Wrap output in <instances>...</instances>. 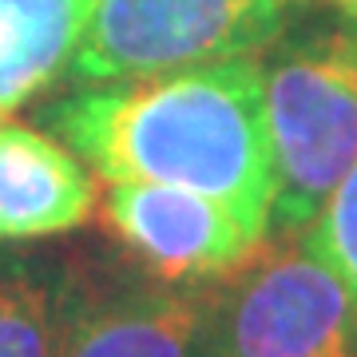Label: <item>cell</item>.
Here are the masks:
<instances>
[{"instance_id":"obj_1","label":"cell","mask_w":357,"mask_h":357,"mask_svg":"<svg viewBox=\"0 0 357 357\" xmlns=\"http://www.w3.org/2000/svg\"><path fill=\"white\" fill-rule=\"evenodd\" d=\"M48 128L103 183L199 191L270 230L274 155L258 56L91 84L52 103Z\"/></svg>"},{"instance_id":"obj_2","label":"cell","mask_w":357,"mask_h":357,"mask_svg":"<svg viewBox=\"0 0 357 357\" xmlns=\"http://www.w3.org/2000/svg\"><path fill=\"white\" fill-rule=\"evenodd\" d=\"M262 64L274 206L270 230H306L357 163V28L270 40Z\"/></svg>"},{"instance_id":"obj_3","label":"cell","mask_w":357,"mask_h":357,"mask_svg":"<svg viewBox=\"0 0 357 357\" xmlns=\"http://www.w3.org/2000/svg\"><path fill=\"white\" fill-rule=\"evenodd\" d=\"M211 302L222 357H357V302L302 230H270Z\"/></svg>"},{"instance_id":"obj_4","label":"cell","mask_w":357,"mask_h":357,"mask_svg":"<svg viewBox=\"0 0 357 357\" xmlns=\"http://www.w3.org/2000/svg\"><path fill=\"white\" fill-rule=\"evenodd\" d=\"M278 28L282 0H96L68 76L112 84L258 56Z\"/></svg>"},{"instance_id":"obj_5","label":"cell","mask_w":357,"mask_h":357,"mask_svg":"<svg viewBox=\"0 0 357 357\" xmlns=\"http://www.w3.org/2000/svg\"><path fill=\"white\" fill-rule=\"evenodd\" d=\"M56 357H222L211 282L175 286L131 262L56 274Z\"/></svg>"},{"instance_id":"obj_6","label":"cell","mask_w":357,"mask_h":357,"mask_svg":"<svg viewBox=\"0 0 357 357\" xmlns=\"http://www.w3.org/2000/svg\"><path fill=\"white\" fill-rule=\"evenodd\" d=\"M103 218L135 266L175 286L222 278L270 234L234 206L167 183H112Z\"/></svg>"},{"instance_id":"obj_7","label":"cell","mask_w":357,"mask_h":357,"mask_svg":"<svg viewBox=\"0 0 357 357\" xmlns=\"http://www.w3.org/2000/svg\"><path fill=\"white\" fill-rule=\"evenodd\" d=\"M96 178L64 139L0 119V243L76 230L96 215Z\"/></svg>"},{"instance_id":"obj_8","label":"cell","mask_w":357,"mask_h":357,"mask_svg":"<svg viewBox=\"0 0 357 357\" xmlns=\"http://www.w3.org/2000/svg\"><path fill=\"white\" fill-rule=\"evenodd\" d=\"M96 0H0V119L68 72Z\"/></svg>"},{"instance_id":"obj_9","label":"cell","mask_w":357,"mask_h":357,"mask_svg":"<svg viewBox=\"0 0 357 357\" xmlns=\"http://www.w3.org/2000/svg\"><path fill=\"white\" fill-rule=\"evenodd\" d=\"M0 357H56V278L0 270Z\"/></svg>"},{"instance_id":"obj_10","label":"cell","mask_w":357,"mask_h":357,"mask_svg":"<svg viewBox=\"0 0 357 357\" xmlns=\"http://www.w3.org/2000/svg\"><path fill=\"white\" fill-rule=\"evenodd\" d=\"M302 234L310 250L345 282L349 298L357 302V163L345 171V178L333 187V195L321 203Z\"/></svg>"},{"instance_id":"obj_11","label":"cell","mask_w":357,"mask_h":357,"mask_svg":"<svg viewBox=\"0 0 357 357\" xmlns=\"http://www.w3.org/2000/svg\"><path fill=\"white\" fill-rule=\"evenodd\" d=\"M333 4H337V8H342V13L357 24V0H333Z\"/></svg>"},{"instance_id":"obj_12","label":"cell","mask_w":357,"mask_h":357,"mask_svg":"<svg viewBox=\"0 0 357 357\" xmlns=\"http://www.w3.org/2000/svg\"><path fill=\"white\" fill-rule=\"evenodd\" d=\"M282 4H286V0H282Z\"/></svg>"}]
</instances>
